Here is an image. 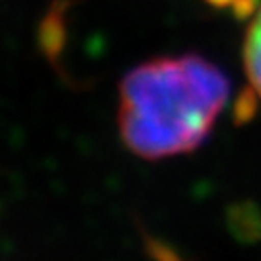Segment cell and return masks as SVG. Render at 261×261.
I'll use <instances>...</instances> for the list:
<instances>
[{
	"label": "cell",
	"mask_w": 261,
	"mask_h": 261,
	"mask_svg": "<svg viewBox=\"0 0 261 261\" xmlns=\"http://www.w3.org/2000/svg\"><path fill=\"white\" fill-rule=\"evenodd\" d=\"M243 62H245V72L251 83V89L261 99V7L253 15L245 33Z\"/></svg>",
	"instance_id": "7a4b0ae2"
},
{
	"label": "cell",
	"mask_w": 261,
	"mask_h": 261,
	"mask_svg": "<svg viewBox=\"0 0 261 261\" xmlns=\"http://www.w3.org/2000/svg\"><path fill=\"white\" fill-rule=\"evenodd\" d=\"M230 97V81L198 54L148 60L119 85V134L144 159L198 150Z\"/></svg>",
	"instance_id": "6da1fadb"
}]
</instances>
